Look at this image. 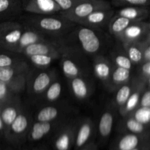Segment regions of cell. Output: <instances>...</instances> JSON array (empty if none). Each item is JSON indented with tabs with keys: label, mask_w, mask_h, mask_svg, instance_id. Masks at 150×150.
Wrapping results in <instances>:
<instances>
[{
	"label": "cell",
	"mask_w": 150,
	"mask_h": 150,
	"mask_svg": "<svg viewBox=\"0 0 150 150\" xmlns=\"http://www.w3.org/2000/svg\"><path fill=\"white\" fill-rule=\"evenodd\" d=\"M24 20V24L54 39L68 35L76 24L60 14H30Z\"/></svg>",
	"instance_id": "1"
},
{
	"label": "cell",
	"mask_w": 150,
	"mask_h": 150,
	"mask_svg": "<svg viewBox=\"0 0 150 150\" xmlns=\"http://www.w3.org/2000/svg\"><path fill=\"white\" fill-rule=\"evenodd\" d=\"M67 40L74 42L77 46L73 47L88 55H99L104 47V42L100 34L96 29L84 26H75L68 34Z\"/></svg>",
	"instance_id": "2"
},
{
	"label": "cell",
	"mask_w": 150,
	"mask_h": 150,
	"mask_svg": "<svg viewBox=\"0 0 150 150\" xmlns=\"http://www.w3.org/2000/svg\"><path fill=\"white\" fill-rule=\"evenodd\" d=\"M82 53L73 47L65 45L59 58L60 66L64 76L68 79L84 77L88 68L86 62L82 57Z\"/></svg>",
	"instance_id": "3"
},
{
	"label": "cell",
	"mask_w": 150,
	"mask_h": 150,
	"mask_svg": "<svg viewBox=\"0 0 150 150\" xmlns=\"http://www.w3.org/2000/svg\"><path fill=\"white\" fill-rule=\"evenodd\" d=\"M32 123L29 114L22 109L4 134V137L13 146H20L27 139Z\"/></svg>",
	"instance_id": "4"
},
{
	"label": "cell",
	"mask_w": 150,
	"mask_h": 150,
	"mask_svg": "<svg viewBox=\"0 0 150 150\" xmlns=\"http://www.w3.org/2000/svg\"><path fill=\"white\" fill-rule=\"evenodd\" d=\"M108 8H111V5L107 0H85L68 11L60 12L59 14L73 23H78L81 19L96 10Z\"/></svg>",
	"instance_id": "5"
},
{
	"label": "cell",
	"mask_w": 150,
	"mask_h": 150,
	"mask_svg": "<svg viewBox=\"0 0 150 150\" xmlns=\"http://www.w3.org/2000/svg\"><path fill=\"white\" fill-rule=\"evenodd\" d=\"M24 24L15 21L0 23V48L13 52L24 29Z\"/></svg>",
	"instance_id": "6"
},
{
	"label": "cell",
	"mask_w": 150,
	"mask_h": 150,
	"mask_svg": "<svg viewBox=\"0 0 150 150\" xmlns=\"http://www.w3.org/2000/svg\"><path fill=\"white\" fill-rule=\"evenodd\" d=\"M79 121H65L55 132L53 146L55 150H70L74 145Z\"/></svg>",
	"instance_id": "7"
},
{
	"label": "cell",
	"mask_w": 150,
	"mask_h": 150,
	"mask_svg": "<svg viewBox=\"0 0 150 150\" xmlns=\"http://www.w3.org/2000/svg\"><path fill=\"white\" fill-rule=\"evenodd\" d=\"M150 35V24L148 22L136 21L129 25L116 39L122 43L138 42L144 40Z\"/></svg>",
	"instance_id": "8"
},
{
	"label": "cell",
	"mask_w": 150,
	"mask_h": 150,
	"mask_svg": "<svg viewBox=\"0 0 150 150\" xmlns=\"http://www.w3.org/2000/svg\"><path fill=\"white\" fill-rule=\"evenodd\" d=\"M23 11L30 14L51 15L61 12L54 0H21Z\"/></svg>",
	"instance_id": "9"
},
{
	"label": "cell",
	"mask_w": 150,
	"mask_h": 150,
	"mask_svg": "<svg viewBox=\"0 0 150 150\" xmlns=\"http://www.w3.org/2000/svg\"><path fill=\"white\" fill-rule=\"evenodd\" d=\"M65 121L61 118L52 122H35L31 125L27 139L31 142H39L50 133H54Z\"/></svg>",
	"instance_id": "10"
},
{
	"label": "cell",
	"mask_w": 150,
	"mask_h": 150,
	"mask_svg": "<svg viewBox=\"0 0 150 150\" xmlns=\"http://www.w3.org/2000/svg\"><path fill=\"white\" fill-rule=\"evenodd\" d=\"M57 73L54 70H42L29 79V92L35 95L43 94L45 89L56 80Z\"/></svg>",
	"instance_id": "11"
},
{
	"label": "cell",
	"mask_w": 150,
	"mask_h": 150,
	"mask_svg": "<svg viewBox=\"0 0 150 150\" xmlns=\"http://www.w3.org/2000/svg\"><path fill=\"white\" fill-rule=\"evenodd\" d=\"M64 44L57 41L51 42H39L28 45L21 51V54L26 57L33 55H44V54H57L61 56L64 50Z\"/></svg>",
	"instance_id": "12"
},
{
	"label": "cell",
	"mask_w": 150,
	"mask_h": 150,
	"mask_svg": "<svg viewBox=\"0 0 150 150\" xmlns=\"http://www.w3.org/2000/svg\"><path fill=\"white\" fill-rule=\"evenodd\" d=\"M24 24V23H23ZM24 29L21 36L18 42L16 45L13 52L21 53V51L28 45L39 42H51L56 41L55 39L41 33L34 28L24 24Z\"/></svg>",
	"instance_id": "13"
},
{
	"label": "cell",
	"mask_w": 150,
	"mask_h": 150,
	"mask_svg": "<svg viewBox=\"0 0 150 150\" xmlns=\"http://www.w3.org/2000/svg\"><path fill=\"white\" fill-rule=\"evenodd\" d=\"M114 10L112 8L98 10L88 15L78 23V24L99 30L108 24V22L114 16Z\"/></svg>",
	"instance_id": "14"
},
{
	"label": "cell",
	"mask_w": 150,
	"mask_h": 150,
	"mask_svg": "<svg viewBox=\"0 0 150 150\" xmlns=\"http://www.w3.org/2000/svg\"><path fill=\"white\" fill-rule=\"evenodd\" d=\"M149 140V135L122 133L112 142L109 150H131Z\"/></svg>",
	"instance_id": "15"
},
{
	"label": "cell",
	"mask_w": 150,
	"mask_h": 150,
	"mask_svg": "<svg viewBox=\"0 0 150 150\" xmlns=\"http://www.w3.org/2000/svg\"><path fill=\"white\" fill-rule=\"evenodd\" d=\"M0 118L4 125V134L7 131L9 127L22 110L20 100L16 97L6 101L0 105Z\"/></svg>",
	"instance_id": "16"
},
{
	"label": "cell",
	"mask_w": 150,
	"mask_h": 150,
	"mask_svg": "<svg viewBox=\"0 0 150 150\" xmlns=\"http://www.w3.org/2000/svg\"><path fill=\"white\" fill-rule=\"evenodd\" d=\"M95 124L91 119L85 118L79 122L73 145L75 150L81 149L91 142V139L95 133Z\"/></svg>",
	"instance_id": "17"
},
{
	"label": "cell",
	"mask_w": 150,
	"mask_h": 150,
	"mask_svg": "<svg viewBox=\"0 0 150 150\" xmlns=\"http://www.w3.org/2000/svg\"><path fill=\"white\" fill-rule=\"evenodd\" d=\"M114 67V64L106 57L101 54L95 56L93 61L94 73L96 77L107 87Z\"/></svg>",
	"instance_id": "18"
},
{
	"label": "cell",
	"mask_w": 150,
	"mask_h": 150,
	"mask_svg": "<svg viewBox=\"0 0 150 150\" xmlns=\"http://www.w3.org/2000/svg\"><path fill=\"white\" fill-rule=\"evenodd\" d=\"M147 86H149V85L146 84L142 79H141L136 87L135 88L134 90L133 91L131 95L127 99V100L126 101L125 105L120 108H119L121 116H122L123 117H125L130 115L139 106L141 95Z\"/></svg>",
	"instance_id": "19"
},
{
	"label": "cell",
	"mask_w": 150,
	"mask_h": 150,
	"mask_svg": "<svg viewBox=\"0 0 150 150\" xmlns=\"http://www.w3.org/2000/svg\"><path fill=\"white\" fill-rule=\"evenodd\" d=\"M23 12L21 0H0V21H8L21 16Z\"/></svg>",
	"instance_id": "20"
},
{
	"label": "cell",
	"mask_w": 150,
	"mask_h": 150,
	"mask_svg": "<svg viewBox=\"0 0 150 150\" xmlns=\"http://www.w3.org/2000/svg\"><path fill=\"white\" fill-rule=\"evenodd\" d=\"M114 123V114L111 109H108L101 114L98 123V135L102 144H105L111 136Z\"/></svg>",
	"instance_id": "21"
},
{
	"label": "cell",
	"mask_w": 150,
	"mask_h": 150,
	"mask_svg": "<svg viewBox=\"0 0 150 150\" xmlns=\"http://www.w3.org/2000/svg\"><path fill=\"white\" fill-rule=\"evenodd\" d=\"M29 65L21 61L16 64L6 67H0V81L8 82L21 76H28Z\"/></svg>",
	"instance_id": "22"
},
{
	"label": "cell",
	"mask_w": 150,
	"mask_h": 150,
	"mask_svg": "<svg viewBox=\"0 0 150 150\" xmlns=\"http://www.w3.org/2000/svg\"><path fill=\"white\" fill-rule=\"evenodd\" d=\"M114 14L133 21H143L149 16V10L147 6H128L122 7Z\"/></svg>",
	"instance_id": "23"
},
{
	"label": "cell",
	"mask_w": 150,
	"mask_h": 150,
	"mask_svg": "<svg viewBox=\"0 0 150 150\" xmlns=\"http://www.w3.org/2000/svg\"><path fill=\"white\" fill-rule=\"evenodd\" d=\"M124 118V120L118 126V131L120 133L149 135V125H145L139 122L132 116H127Z\"/></svg>",
	"instance_id": "24"
},
{
	"label": "cell",
	"mask_w": 150,
	"mask_h": 150,
	"mask_svg": "<svg viewBox=\"0 0 150 150\" xmlns=\"http://www.w3.org/2000/svg\"><path fill=\"white\" fill-rule=\"evenodd\" d=\"M70 80V86L73 95L77 99L83 100L89 98L92 93V86L84 77L73 78Z\"/></svg>",
	"instance_id": "25"
},
{
	"label": "cell",
	"mask_w": 150,
	"mask_h": 150,
	"mask_svg": "<svg viewBox=\"0 0 150 150\" xmlns=\"http://www.w3.org/2000/svg\"><path fill=\"white\" fill-rule=\"evenodd\" d=\"M140 80L141 79L139 77H134L133 79H130L128 82L122 85L117 89V92L114 98L116 106L120 108L125 105Z\"/></svg>",
	"instance_id": "26"
},
{
	"label": "cell",
	"mask_w": 150,
	"mask_h": 150,
	"mask_svg": "<svg viewBox=\"0 0 150 150\" xmlns=\"http://www.w3.org/2000/svg\"><path fill=\"white\" fill-rule=\"evenodd\" d=\"M131 76L130 70L114 66L110 76L108 87L109 89H117L122 85L128 82Z\"/></svg>",
	"instance_id": "27"
},
{
	"label": "cell",
	"mask_w": 150,
	"mask_h": 150,
	"mask_svg": "<svg viewBox=\"0 0 150 150\" xmlns=\"http://www.w3.org/2000/svg\"><path fill=\"white\" fill-rule=\"evenodd\" d=\"M122 45L126 55L133 64L140 65L144 62L142 42H125Z\"/></svg>",
	"instance_id": "28"
},
{
	"label": "cell",
	"mask_w": 150,
	"mask_h": 150,
	"mask_svg": "<svg viewBox=\"0 0 150 150\" xmlns=\"http://www.w3.org/2000/svg\"><path fill=\"white\" fill-rule=\"evenodd\" d=\"M62 108L54 105H48L40 109L36 114L37 122H52L62 117Z\"/></svg>",
	"instance_id": "29"
},
{
	"label": "cell",
	"mask_w": 150,
	"mask_h": 150,
	"mask_svg": "<svg viewBox=\"0 0 150 150\" xmlns=\"http://www.w3.org/2000/svg\"><path fill=\"white\" fill-rule=\"evenodd\" d=\"M133 21H130L126 18L122 17V16H117L114 14V16L111 18V20L108 22V29L113 36L117 38L129 25L133 23Z\"/></svg>",
	"instance_id": "30"
},
{
	"label": "cell",
	"mask_w": 150,
	"mask_h": 150,
	"mask_svg": "<svg viewBox=\"0 0 150 150\" xmlns=\"http://www.w3.org/2000/svg\"><path fill=\"white\" fill-rule=\"evenodd\" d=\"M60 55L57 54H44V55H33L28 57L31 62L40 69L48 67L54 60L59 58Z\"/></svg>",
	"instance_id": "31"
},
{
	"label": "cell",
	"mask_w": 150,
	"mask_h": 150,
	"mask_svg": "<svg viewBox=\"0 0 150 150\" xmlns=\"http://www.w3.org/2000/svg\"><path fill=\"white\" fill-rule=\"evenodd\" d=\"M62 91V86L59 81H54L43 92L44 98L47 102L52 103L59 98Z\"/></svg>",
	"instance_id": "32"
},
{
	"label": "cell",
	"mask_w": 150,
	"mask_h": 150,
	"mask_svg": "<svg viewBox=\"0 0 150 150\" xmlns=\"http://www.w3.org/2000/svg\"><path fill=\"white\" fill-rule=\"evenodd\" d=\"M111 62L114 66L131 70L133 64L131 62L126 54L122 53H113L111 56Z\"/></svg>",
	"instance_id": "33"
},
{
	"label": "cell",
	"mask_w": 150,
	"mask_h": 150,
	"mask_svg": "<svg viewBox=\"0 0 150 150\" xmlns=\"http://www.w3.org/2000/svg\"><path fill=\"white\" fill-rule=\"evenodd\" d=\"M130 116H132L139 122L145 125H149L150 122V107L138 106L130 114Z\"/></svg>",
	"instance_id": "34"
},
{
	"label": "cell",
	"mask_w": 150,
	"mask_h": 150,
	"mask_svg": "<svg viewBox=\"0 0 150 150\" xmlns=\"http://www.w3.org/2000/svg\"><path fill=\"white\" fill-rule=\"evenodd\" d=\"M113 4L117 7L128 6H149L150 0H111Z\"/></svg>",
	"instance_id": "35"
},
{
	"label": "cell",
	"mask_w": 150,
	"mask_h": 150,
	"mask_svg": "<svg viewBox=\"0 0 150 150\" xmlns=\"http://www.w3.org/2000/svg\"><path fill=\"white\" fill-rule=\"evenodd\" d=\"M22 60L8 55L4 53H0V67H6L16 64Z\"/></svg>",
	"instance_id": "36"
},
{
	"label": "cell",
	"mask_w": 150,
	"mask_h": 150,
	"mask_svg": "<svg viewBox=\"0 0 150 150\" xmlns=\"http://www.w3.org/2000/svg\"><path fill=\"white\" fill-rule=\"evenodd\" d=\"M85 0H54L61 9V12L68 11L79 3Z\"/></svg>",
	"instance_id": "37"
},
{
	"label": "cell",
	"mask_w": 150,
	"mask_h": 150,
	"mask_svg": "<svg viewBox=\"0 0 150 150\" xmlns=\"http://www.w3.org/2000/svg\"><path fill=\"white\" fill-rule=\"evenodd\" d=\"M16 97L11 93L5 82L0 81V105Z\"/></svg>",
	"instance_id": "38"
},
{
	"label": "cell",
	"mask_w": 150,
	"mask_h": 150,
	"mask_svg": "<svg viewBox=\"0 0 150 150\" xmlns=\"http://www.w3.org/2000/svg\"><path fill=\"white\" fill-rule=\"evenodd\" d=\"M140 76H139L141 79L144 81L146 84L149 85L150 81V61L144 62L140 64Z\"/></svg>",
	"instance_id": "39"
},
{
	"label": "cell",
	"mask_w": 150,
	"mask_h": 150,
	"mask_svg": "<svg viewBox=\"0 0 150 150\" xmlns=\"http://www.w3.org/2000/svg\"><path fill=\"white\" fill-rule=\"evenodd\" d=\"M139 106L150 107V90L149 86H147L142 94L139 100Z\"/></svg>",
	"instance_id": "40"
},
{
	"label": "cell",
	"mask_w": 150,
	"mask_h": 150,
	"mask_svg": "<svg viewBox=\"0 0 150 150\" xmlns=\"http://www.w3.org/2000/svg\"><path fill=\"white\" fill-rule=\"evenodd\" d=\"M144 62L150 61V35L142 42Z\"/></svg>",
	"instance_id": "41"
},
{
	"label": "cell",
	"mask_w": 150,
	"mask_h": 150,
	"mask_svg": "<svg viewBox=\"0 0 150 150\" xmlns=\"http://www.w3.org/2000/svg\"><path fill=\"white\" fill-rule=\"evenodd\" d=\"M79 150H98V147L95 142H90Z\"/></svg>",
	"instance_id": "42"
},
{
	"label": "cell",
	"mask_w": 150,
	"mask_h": 150,
	"mask_svg": "<svg viewBox=\"0 0 150 150\" xmlns=\"http://www.w3.org/2000/svg\"><path fill=\"white\" fill-rule=\"evenodd\" d=\"M149 149H150V142L149 140V141H146V142L142 144L141 145L136 146V148H134V149L131 150H149Z\"/></svg>",
	"instance_id": "43"
},
{
	"label": "cell",
	"mask_w": 150,
	"mask_h": 150,
	"mask_svg": "<svg viewBox=\"0 0 150 150\" xmlns=\"http://www.w3.org/2000/svg\"><path fill=\"white\" fill-rule=\"evenodd\" d=\"M34 150H49L47 147H45V146H42V147H38Z\"/></svg>",
	"instance_id": "44"
},
{
	"label": "cell",
	"mask_w": 150,
	"mask_h": 150,
	"mask_svg": "<svg viewBox=\"0 0 150 150\" xmlns=\"http://www.w3.org/2000/svg\"><path fill=\"white\" fill-rule=\"evenodd\" d=\"M4 150H13V149H4Z\"/></svg>",
	"instance_id": "45"
},
{
	"label": "cell",
	"mask_w": 150,
	"mask_h": 150,
	"mask_svg": "<svg viewBox=\"0 0 150 150\" xmlns=\"http://www.w3.org/2000/svg\"><path fill=\"white\" fill-rule=\"evenodd\" d=\"M23 150H29V149H23Z\"/></svg>",
	"instance_id": "46"
}]
</instances>
